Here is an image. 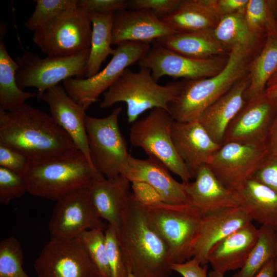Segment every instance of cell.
<instances>
[{
	"instance_id": "obj_1",
	"label": "cell",
	"mask_w": 277,
	"mask_h": 277,
	"mask_svg": "<svg viewBox=\"0 0 277 277\" xmlns=\"http://www.w3.org/2000/svg\"><path fill=\"white\" fill-rule=\"evenodd\" d=\"M0 143L31 163L66 157L78 151L50 115L26 103L11 111L0 109Z\"/></svg>"
},
{
	"instance_id": "obj_2",
	"label": "cell",
	"mask_w": 277,
	"mask_h": 277,
	"mask_svg": "<svg viewBox=\"0 0 277 277\" xmlns=\"http://www.w3.org/2000/svg\"><path fill=\"white\" fill-rule=\"evenodd\" d=\"M116 231L129 272L135 277L170 276L172 270L167 246L132 193Z\"/></svg>"
},
{
	"instance_id": "obj_3",
	"label": "cell",
	"mask_w": 277,
	"mask_h": 277,
	"mask_svg": "<svg viewBox=\"0 0 277 277\" xmlns=\"http://www.w3.org/2000/svg\"><path fill=\"white\" fill-rule=\"evenodd\" d=\"M264 42L233 48L224 68L214 76L181 82L179 95L168 106V112L174 120L186 122L197 119L207 108L248 73L251 62Z\"/></svg>"
},
{
	"instance_id": "obj_4",
	"label": "cell",
	"mask_w": 277,
	"mask_h": 277,
	"mask_svg": "<svg viewBox=\"0 0 277 277\" xmlns=\"http://www.w3.org/2000/svg\"><path fill=\"white\" fill-rule=\"evenodd\" d=\"M101 174L78 150L66 157L30 163L24 176L29 193L56 201L74 191L89 188Z\"/></svg>"
},
{
	"instance_id": "obj_5",
	"label": "cell",
	"mask_w": 277,
	"mask_h": 277,
	"mask_svg": "<svg viewBox=\"0 0 277 277\" xmlns=\"http://www.w3.org/2000/svg\"><path fill=\"white\" fill-rule=\"evenodd\" d=\"M181 85V82L160 85L149 69L141 68L134 72L128 68L103 94L100 107L107 108L119 102L125 103L128 122L133 123L148 110L163 108L168 111L169 105L179 95Z\"/></svg>"
},
{
	"instance_id": "obj_6",
	"label": "cell",
	"mask_w": 277,
	"mask_h": 277,
	"mask_svg": "<svg viewBox=\"0 0 277 277\" xmlns=\"http://www.w3.org/2000/svg\"><path fill=\"white\" fill-rule=\"evenodd\" d=\"M143 206L150 222L167 246L171 263L192 258L193 243L203 217L200 212L189 204L160 202Z\"/></svg>"
},
{
	"instance_id": "obj_7",
	"label": "cell",
	"mask_w": 277,
	"mask_h": 277,
	"mask_svg": "<svg viewBox=\"0 0 277 277\" xmlns=\"http://www.w3.org/2000/svg\"><path fill=\"white\" fill-rule=\"evenodd\" d=\"M91 33L90 13L77 6L34 31L32 41L47 56L65 57L89 50Z\"/></svg>"
},
{
	"instance_id": "obj_8",
	"label": "cell",
	"mask_w": 277,
	"mask_h": 277,
	"mask_svg": "<svg viewBox=\"0 0 277 277\" xmlns=\"http://www.w3.org/2000/svg\"><path fill=\"white\" fill-rule=\"evenodd\" d=\"M174 119L167 110L155 108L146 117L132 123L129 137L133 146L160 161L183 183L192 177L178 154L172 137Z\"/></svg>"
},
{
	"instance_id": "obj_9",
	"label": "cell",
	"mask_w": 277,
	"mask_h": 277,
	"mask_svg": "<svg viewBox=\"0 0 277 277\" xmlns=\"http://www.w3.org/2000/svg\"><path fill=\"white\" fill-rule=\"evenodd\" d=\"M122 107L115 108L107 116L97 118L86 115L85 125L93 163L105 177L120 176L131 155L118 125Z\"/></svg>"
},
{
	"instance_id": "obj_10",
	"label": "cell",
	"mask_w": 277,
	"mask_h": 277,
	"mask_svg": "<svg viewBox=\"0 0 277 277\" xmlns=\"http://www.w3.org/2000/svg\"><path fill=\"white\" fill-rule=\"evenodd\" d=\"M89 52L90 49L69 56L42 58L36 53L25 51L15 60L18 67L16 73L17 84L22 90L35 88L39 96L68 78H83Z\"/></svg>"
},
{
	"instance_id": "obj_11",
	"label": "cell",
	"mask_w": 277,
	"mask_h": 277,
	"mask_svg": "<svg viewBox=\"0 0 277 277\" xmlns=\"http://www.w3.org/2000/svg\"><path fill=\"white\" fill-rule=\"evenodd\" d=\"M150 43L126 42L117 46L107 66L94 76L85 78L70 77L63 82L68 95L87 110L98 101L129 66L137 63L148 52Z\"/></svg>"
},
{
	"instance_id": "obj_12",
	"label": "cell",
	"mask_w": 277,
	"mask_h": 277,
	"mask_svg": "<svg viewBox=\"0 0 277 277\" xmlns=\"http://www.w3.org/2000/svg\"><path fill=\"white\" fill-rule=\"evenodd\" d=\"M268 154L263 143H224L206 164L227 188L237 191L251 178Z\"/></svg>"
},
{
	"instance_id": "obj_13",
	"label": "cell",
	"mask_w": 277,
	"mask_h": 277,
	"mask_svg": "<svg viewBox=\"0 0 277 277\" xmlns=\"http://www.w3.org/2000/svg\"><path fill=\"white\" fill-rule=\"evenodd\" d=\"M228 54L207 58H194L173 52L154 42L147 54L137 64L151 71L157 82L162 77L195 80L209 77L225 66Z\"/></svg>"
},
{
	"instance_id": "obj_14",
	"label": "cell",
	"mask_w": 277,
	"mask_h": 277,
	"mask_svg": "<svg viewBox=\"0 0 277 277\" xmlns=\"http://www.w3.org/2000/svg\"><path fill=\"white\" fill-rule=\"evenodd\" d=\"M36 277H100L80 238L50 240L34 263Z\"/></svg>"
},
{
	"instance_id": "obj_15",
	"label": "cell",
	"mask_w": 277,
	"mask_h": 277,
	"mask_svg": "<svg viewBox=\"0 0 277 277\" xmlns=\"http://www.w3.org/2000/svg\"><path fill=\"white\" fill-rule=\"evenodd\" d=\"M95 228L105 229L88 188L74 191L56 201L49 224L50 240H73Z\"/></svg>"
},
{
	"instance_id": "obj_16",
	"label": "cell",
	"mask_w": 277,
	"mask_h": 277,
	"mask_svg": "<svg viewBox=\"0 0 277 277\" xmlns=\"http://www.w3.org/2000/svg\"><path fill=\"white\" fill-rule=\"evenodd\" d=\"M276 111V100L265 93L247 101L228 125L223 143H265Z\"/></svg>"
},
{
	"instance_id": "obj_17",
	"label": "cell",
	"mask_w": 277,
	"mask_h": 277,
	"mask_svg": "<svg viewBox=\"0 0 277 277\" xmlns=\"http://www.w3.org/2000/svg\"><path fill=\"white\" fill-rule=\"evenodd\" d=\"M37 97L49 105L51 116L54 122L70 136L78 150L94 166L86 129V110L72 100L63 86L60 84L49 88Z\"/></svg>"
},
{
	"instance_id": "obj_18",
	"label": "cell",
	"mask_w": 277,
	"mask_h": 277,
	"mask_svg": "<svg viewBox=\"0 0 277 277\" xmlns=\"http://www.w3.org/2000/svg\"><path fill=\"white\" fill-rule=\"evenodd\" d=\"M252 221L240 206L203 215L193 243V258L202 265L207 264L216 244Z\"/></svg>"
},
{
	"instance_id": "obj_19",
	"label": "cell",
	"mask_w": 277,
	"mask_h": 277,
	"mask_svg": "<svg viewBox=\"0 0 277 277\" xmlns=\"http://www.w3.org/2000/svg\"><path fill=\"white\" fill-rule=\"evenodd\" d=\"M194 179L183 183L189 204L203 216L240 206L237 192L226 187L207 164L199 168Z\"/></svg>"
},
{
	"instance_id": "obj_20",
	"label": "cell",
	"mask_w": 277,
	"mask_h": 277,
	"mask_svg": "<svg viewBox=\"0 0 277 277\" xmlns=\"http://www.w3.org/2000/svg\"><path fill=\"white\" fill-rule=\"evenodd\" d=\"M175 33L151 11L127 9L114 13L112 45L126 42L150 43Z\"/></svg>"
},
{
	"instance_id": "obj_21",
	"label": "cell",
	"mask_w": 277,
	"mask_h": 277,
	"mask_svg": "<svg viewBox=\"0 0 277 277\" xmlns=\"http://www.w3.org/2000/svg\"><path fill=\"white\" fill-rule=\"evenodd\" d=\"M130 183L141 182L153 188L162 202L169 204H189L183 183L176 181L160 161L152 156L141 160L130 156L122 174Z\"/></svg>"
},
{
	"instance_id": "obj_22",
	"label": "cell",
	"mask_w": 277,
	"mask_h": 277,
	"mask_svg": "<svg viewBox=\"0 0 277 277\" xmlns=\"http://www.w3.org/2000/svg\"><path fill=\"white\" fill-rule=\"evenodd\" d=\"M172 137L193 179L199 168L206 164L222 145L211 138L197 119L186 122L174 121Z\"/></svg>"
},
{
	"instance_id": "obj_23",
	"label": "cell",
	"mask_w": 277,
	"mask_h": 277,
	"mask_svg": "<svg viewBox=\"0 0 277 277\" xmlns=\"http://www.w3.org/2000/svg\"><path fill=\"white\" fill-rule=\"evenodd\" d=\"M259 229L252 223L236 230L216 244L208 256L213 270L224 274L240 269L255 245Z\"/></svg>"
},
{
	"instance_id": "obj_24",
	"label": "cell",
	"mask_w": 277,
	"mask_h": 277,
	"mask_svg": "<svg viewBox=\"0 0 277 277\" xmlns=\"http://www.w3.org/2000/svg\"><path fill=\"white\" fill-rule=\"evenodd\" d=\"M248 73L229 91L207 108L197 120L216 143L222 144L227 128L246 103Z\"/></svg>"
},
{
	"instance_id": "obj_25",
	"label": "cell",
	"mask_w": 277,
	"mask_h": 277,
	"mask_svg": "<svg viewBox=\"0 0 277 277\" xmlns=\"http://www.w3.org/2000/svg\"><path fill=\"white\" fill-rule=\"evenodd\" d=\"M130 183L122 175L109 179L101 174L95 178L88 188L98 215L115 229L130 196Z\"/></svg>"
},
{
	"instance_id": "obj_26",
	"label": "cell",
	"mask_w": 277,
	"mask_h": 277,
	"mask_svg": "<svg viewBox=\"0 0 277 277\" xmlns=\"http://www.w3.org/2000/svg\"><path fill=\"white\" fill-rule=\"evenodd\" d=\"M221 16L215 0H183L173 12L161 19L176 33L213 30Z\"/></svg>"
},
{
	"instance_id": "obj_27",
	"label": "cell",
	"mask_w": 277,
	"mask_h": 277,
	"mask_svg": "<svg viewBox=\"0 0 277 277\" xmlns=\"http://www.w3.org/2000/svg\"><path fill=\"white\" fill-rule=\"evenodd\" d=\"M156 42L173 52L194 58L227 55L229 53L216 39L212 30L175 33Z\"/></svg>"
},
{
	"instance_id": "obj_28",
	"label": "cell",
	"mask_w": 277,
	"mask_h": 277,
	"mask_svg": "<svg viewBox=\"0 0 277 277\" xmlns=\"http://www.w3.org/2000/svg\"><path fill=\"white\" fill-rule=\"evenodd\" d=\"M241 207L252 220L277 227V192L253 179L236 191Z\"/></svg>"
},
{
	"instance_id": "obj_29",
	"label": "cell",
	"mask_w": 277,
	"mask_h": 277,
	"mask_svg": "<svg viewBox=\"0 0 277 277\" xmlns=\"http://www.w3.org/2000/svg\"><path fill=\"white\" fill-rule=\"evenodd\" d=\"M0 40V109L14 110L25 103L26 100L37 96L35 93L25 92L18 86L16 73L18 65L10 56L4 44L3 25L1 26Z\"/></svg>"
},
{
	"instance_id": "obj_30",
	"label": "cell",
	"mask_w": 277,
	"mask_h": 277,
	"mask_svg": "<svg viewBox=\"0 0 277 277\" xmlns=\"http://www.w3.org/2000/svg\"><path fill=\"white\" fill-rule=\"evenodd\" d=\"M90 16L92 33L85 78L97 74L108 56L115 52V49L111 48L114 13H90Z\"/></svg>"
},
{
	"instance_id": "obj_31",
	"label": "cell",
	"mask_w": 277,
	"mask_h": 277,
	"mask_svg": "<svg viewBox=\"0 0 277 277\" xmlns=\"http://www.w3.org/2000/svg\"><path fill=\"white\" fill-rule=\"evenodd\" d=\"M276 71L277 35H267L249 66L250 83L245 94L246 102L264 92L268 81Z\"/></svg>"
},
{
	"instance_id": "obj_32",
	"label": "cell",
	"mask_w": 277,
	"mask_h": 277,
	"mask_svg": "<svg viewBox=\"0 0 277 277\" xmlns=\"http://www.w3.org/2000/svg\"><path fill=\"white\" fill-rule=\"evenodd\" d=\"M245 12L224 15L212 30L216 39L228 50L238 46H251L263 41L250 30Z\"/></svg>"
},
{
	"instance_id": "obj_33",
	"label": "cell",
	"mask_w": 277,
	"mask_h": 277,
	"mask_svg": "<svg viewBox=\"0 0 277 277\" xmlns=\"http://www.w3.org/2000/svg\"><path fill=\"white\" fill-rule=\"evenodd\" d=\"M277 227L261 225L257 242L243 266L232 277H254L264 266L275 258Z\"/></svg>"
},
{
	"instance_id": "obj_34",
	"label": "cell",
	"mask_w": 277,
	"mask_h": 277,
	"mask_svg": "<svg viewBox=\"0 0 277 277\" xmlns=\"http://www.w3.org/2000/svg\"><path fill=\"white\" fill-rule=\"evenodd\" d=\"M271 3L265 0H248L245 17L250 30L258 37L277 35V22L273 14Z\"/></svg>"
},
{
	"instance_id": "obj_35",
	"label": "cell",
	"mask_w": 277,
	"mask_h": 277,
	"mask_svg": "<svg viewBox=\"0 0 277 277\" xmlns=\"http://www.w3.org/2000/svg\"><path fill=\"white\" fill-rule=\"evenodd\" d=\"M23 252L14 237L0 242V277H30L23 268Z\"/></svg>"
},
{
	"instance_id": "obj_36",
	"label": "cell",
	"mask_w": 277,
	"mask_h": 277,
	"mask_svg": "<svg viewBox=\"0 0 277 277\" xmlns=\"http://www.w3.org/2000/svg\"><path fill=\"white\" fill-rule=\"evenodd\" d=\"M35 10L25 22L28 30L35 31L65 11L77 6V0H36Z\"/></svg>"
},
{
	"instance_id": "obj_37",
	"label": "cell",
	"mask_w": 277,
	"mask_h": 277,
	"mask_svg": "<svg viewBox=\"0 0 277 277\" xmlns=\"http://www.w3.org/2000/svg\"><path fill=\"white\" fill-rule=\"evenodd\" d=\"M104 230L102 228L88 230L84 232L79 238L96 267L100 277H111L107 256Z\"/></svg>"
},
{
	"instance_id": "obj_38",
	"label": "cell",
	"mask_w": 277,
	"mask_h": 277,
	"mask_svg": "<svg viewBox=\"0 0 277 277\" xmlns=\"http://www.w3.org/2000/svg\"><path fill=\"white\" fill-rule=\"evenodd\" d=\"M26 192L28 187L24 176L0 166V203L7 205Z\"/></svg>"
},
{
	"instance_id": "obj_39",
	"label": "cell",
	"mask_w": 277,
	"mask_h": 277,
	"mask_svg": "<svg viewBox=\"0 0 277 277\" xmlns=\"http://www.w3.org/2000/svg\"><path fill=\"white\" fill-rule=\"evenodd\" d=\"M104 232L111 277H128L129 271L119 246L116 229L108 224Z\"/></svg>"
},
{
	"instance_id": "obj_40",
	"label": "cell",
	"mask_w": 277,
	"mask_h": 277,
	"mask_svg": "<svg viewBox=\"0 0 277 277\" xmlns=\"http://www.w3.org/2000/svg\"><path fill=\"white\" fill-rule=\"evenodd\" d=\"M183 0H131L129 7L134 9H145L152 11L160 19L175 10Z\"/></svg>"
},
{
	"instance_id": "obj_41",
	"label": "cell",
	"mask_w": 277,
	"mask_h": 277,
	"mask_svg": "<svg viewBox=\"0 0 277 277\" xmlns=\"http://www.w3.org/2000/svg\"><path fill=\"white\" fill-rule=\"evenodd\" d=\"M30 163L28 160L21 153L0 143V166L24 175Z\"/></svg>"
},
{
	"instance_id": "obj_42",
	"label": "cell",
	"mask_w": 277,
	"mask_h": 277,
	"mask_svg": "<svg viewBox=\"0 0 277 277\" xmlns=\"http://www.w3.org/2000/svg\"><path fill=\"white\" fill-rule=\"evenodd\" d=\"M251 179L277 192V154H268Z\"/></svg>"
},
{
	"instance_id": "obj_43",
	"label": "cell",
	"mask_w": 277,
	"mask_h": 277,
	"mask_svg": "<svg viewBox=\"0 0 277 277\" xmlns=\"http://www.w3.org/2000/svg\"><path fill=\"white\" fill-rule=\"evenodd\" d=\"M77 6L89 13L107 14L127 9L129 4L126 0H79Z\"/></svg>"
},
{
	"instance_id": "obj_44",
	"label": "cell",
	"mask_w": 277,
	"mask_h": 277,
	"mask_svg": "<svg viewBox=\"0 0 277 277\" xmlns=\"http://www.w3.org/2000/svg\"><path fill=\"white\" fill-rule=\"evenodd\" d=\"M171 268L183 277H209L207 265H201L194 258L182 263H171Z\"/></svg>"
},
{
	"instance_id": "obj_45",
	"label": "cell",
	"mask_w": 277,
	"mask_h": 277,
	"mask_svg": "<svg viewBox=\"0 0 277 277\" xmlns=\"http://www.w3.org/2000/svg\"><path fill=\"white\" fill-rule=\"evenodd\" d=\"M135 199L143 205H149L162 202L159 193L149 185L141 182L132 183Z\"/></svg>"
},
{
	"instance_id": "obj_46",
	"label": "cell",
	"mask_w": 277,
	"mask_h": 277,
	"mask_svg": "<svg viewBox=\"0 0 277 277\" xmlns=\"http://www.w3.org/2000/svg\"><path fill=\"white\" fill-rule=\"evenodd\" d=\"M221 17L224 15L245 12L248 0H215Z\"/></svg>"
},
{
	"instance_id": "obj_47",
	"label": "cell",
	"mask_w": 277,
	"mask_h": 277,
	"mask_svg": "<svg viewBox=\"0 0 277 277\" xmlns=\"http://www.w3.org/2000/svg\"><path fill=\"white\" fill-rule=\"evenodd\" d=\"M275 100V113L264 143L269 154H277V99Z\"/></svg>"
},
{
	"instance_id": "obj_48",
	"label": "cell",
	"mask_w": 277,
	"mask_h": 277,
	"mask_svg": "<svg viewBox=\"0 0 277 277\" xmlns=\"http://www.w3.org/2000/svg\"><path fill=\"white\" fill-rule=\"evenodd\" d=\"M254 277H276L275 258L268 262Z\"/></svg>"
},
{
	"instance_id": "obj_49",
	"label": "cell",
	"mask_w": 277,
	"mask_h": 277,
	"mask_svg": "<svg viewBox=\"0 0 277 277\" xmlns=\"http://www.w3.org/2000/svg\"><path fill=\"white\" fill-rule=\"evenodd\" d=\"M265 92L269 97L277 99V71L268 81Z\"/></svg>"
},
{
	"instance_id": "obj_50",
	"label": "cell",
	"mask_w": 277,
	"mask_h": 277,
	"mask_svg": "<svg viewBox=\"0 0 277 277\" xmlns=\"http://www.w3.org/2000/svg\"><path fill=\"white\" fill-rule=\"evenodd\" d=\"M224 275L213 270L210 271L208 273L209 277H224Z\"/></svg>"
},
{
	"instance_id": "obj_51",
	"label": "cell",
	"mask_w": 277,
	"mask_h": 277,
	"mask_svg": "<svg viewBox=\"0 0 277 277\" xmlns=\"http://www.w3.org/2000/svg\"><path fill=\"white\" fill-rule=\"evenodd\" d=\"M276 277H277V249L275 256Z\"/></svg>"
},
{
	"instance_id": "obj_52",
	"label": "cell",
	"mask_w": 277,
	"mask_h": 277,
	"mask_svg": "<svg viewBox=\"0 0 277 277\" xmlns=\"http://www.w3.org/2000/svg\"><path fill=\"white\" fill-rule=\"evenodd\" d=\"M128 277H135V276H134L131 273L129 272V274H128Z\"/></svg>"
}]
</instances>
